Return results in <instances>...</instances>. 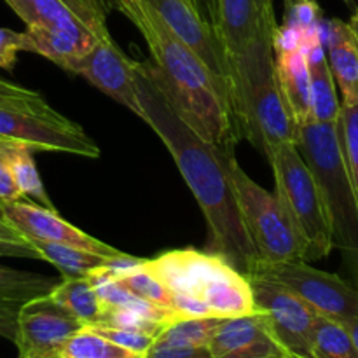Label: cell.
<instances>
[{
    "label": "cell",
    "mask_w": 358,
    "mask_h": 358,
    "mask_svg": "<svg viewBox=\"0 0 358 358\" xmlns=\"http://www.w3.org/2000/svg\"><path fill=\"white\" fill-rule=\"evenodd\" d=\"M6 2L27 23V27L35 23V6H37V0H6Z\"/></svg>",
    "instance_id": "8d00e7d4"
},
{
    "label": "cell",
    "mask_w": 358,
    "mask_h": 358,
    "mask_svg": "<svg viewBox=\"0 0 358 358\" xmlns=\"http://www.w3.org/2000/svg\"><path fill=\"white\" fill-rule=\"evenodd\" d=\"M343 2H345L348 7H352V9H355V7H357L355 0H343Z\"/></svg>",
    "instance_id": "7bdbcfd3"
},
{
    "label": "cell",
    "mask_w": 358,
    "mask_h": 358,
    "mask_svg": "<svg viewBox=\"0 0 358 358\" xmlns=\"http://www.w3.org/2000/svg\"><path fill=\"white\" fill-rule=\"evenodd\" d=\"M208 348L213 358H290L261 311L224 318Z\"/></svg>",
    "instance_id": "9a60e30c"
},
{
    "label": "cell",
    "mask_w": 358,
    "mask_h": 358,
    "mask_svg": "<svg viewBox=\"0 0 358 358\" xmlns=\"http://www.w3.org/2000/svg\"><path fill=\"white\" fill-rule=\"evenodd\" d=\"M136 63L121 51L108 31L96 38L90 51L79 59L73 73L83 76L142 119V107L136 94Z\"/></svg>",
    "instance_id": "5bb4252c"
},
{
    "label": "cell",
    "mask_w": 358,
    "mask_h": 358,
    "mask_svg": "<svg viewBox=\"0 0 358 358\" xmlns=\"http://www.w3.org/2000/svg\"><path fill=\"white\" fill-rule=\"evenodd\" d=\"M23 194L17 189L13 175H10L9 166L0 152V201H13V199H21Z\"/></svg>",
    "instance_id": "d590c367"
},
{
    "label": "cell",
    "mask_w": 358,
    "mask_h": 358,
    "mask_svg": "<svg viewBox=\"0 0 358 358\" xmlns=\"http://www.w3.org/2000/svg\"><path fill=\"white\" fill-rule=\"evenodd\" d=\"M283 24L303 30L304 34L315 30L324 17L317 0H283Z\"/></svg>",
    "instance_id": "f1b7e54d"
},
{
    "label": "cell",
    "mask_w": 358,
    "mask_h": 358,
    "mask_svg": "<svg viewBox=\"0 0 358 358\" xmlns=\"http://www.w3.org/2000/svg\"><path fill=\"white\" fill-rule=\"evenodd\" d=\"M311 357L358 358V352L352 334L343 322L318 315L313 339H311Z\"/></svg>",
    "instance_id": "cb8c5ba5"
},
{
    "label": "cell",
    "mask_w": 358,
    "mask_h": 358,
    "mask_svg": "<svg viewBox=\"0 0 358 358\" xmlns=\"http://www.w3.org/2000/svg\"><path fill=\"white\" fill-rule=\"evenodd\" d=\"M20 51L30 52L27 34L0 28V69L13 70Z\"/></svg>",
    "instance_id": "1f68e13d"
},
{
    "label": "cell",
    "mask_w": 358,
    "mask_h": 358,
    "mask_svg": "<svg viewBox=\"0 0 358 358\" xmlns=\"http://www.w3.org/2000/svg\"><path fill=\"white\" fill-rule=\"evenodd\" d=\"M56 285L58 282L49 276L0 266V301L24 304L37 297L48 296Z\"/></svg>",
    "instance_id": "d4e9b609"
},
{
    "label": "cell",
    "mask_w": 358,
    "mask_h": 358,
    "mask_svg": "<svg viewBox=\"0 0 358 358\" xmlns=\"http://www.w3.org/2000/svg\"><path fill=\"white\" fill-rule=\"evenodd\" d=\"M0 257L41 259V254L35 250V247L28 240L24 241L0 240Z\"/></svg>",
    "instance_id": "e575fe53"
},
{
    "label": "cell",
    "mask_w": 358,
    "mask_h": 358,
    "mask_svg": "<svg viewBox=\"0 0 358 358\" xmlns=\"http://www.w3.org/2000/svg\"><path fill=\"white\" fill-rule=\"evenodd\" d=\"M0 152H2L10 175H13L23 198L34 199V203L44 206V208L56 210L52 201L49 199L48 192H45L37 166H35V150L23 142L0 138Z\"/></svg>",
    "instance_id": "7402d4cb"
},
{
    "label": "cell",
    "mask_w": 358,
    "mask_h": 358,
    "mask_svg": "<svg viewBox=\"0 0 358 358\" xmlns=\"http://www.w3.org/2000/svg\"><path fill=\"white\" fill-rule=\"evenodd\" d=\"M318 34L343 101H358V42L352 28L341 20L322 17Z\"/></svg>",
    "instance_id": "e0dca14e"
},
{
    "label": "cell",
    "mask_w": 358,
    "mask_h": 358,
    "mask_svg": "<svg viewBox=\"0 0 358 358\" xmlns=\"http://www.w3.org/2000/svg\"><path fill=\"white\" fill-rule=\"evenodd\" d=\"M0 240H10V241H24V238L0 215Z\"/></svg>",
    "instance_id": "f35d334b"
},
{
    "label": "cell",
    "mask_w": 358,
    "mask_h": 358,
    "mask_svg": "<svg viewBox=\"0 0 358 358\" xmlns=\"http://www.w3.org/2000/svg\"><path fill=\"white\" fill-rule=\"evenodd\" d=\"M276 76L287 105L297 124L311 121V93L310 70H308L306 51L303 48L275 52Z\"/></svg>",
    "instance_id": "ffe728a7"
},
{
    "label": "cell",
    "mask_w": 358,
    "mask_h": 358,
    "mask_svg": "<svg viewBox=\"0 0 358 358\" xmlns=\"http://www.w3.org/2000/svg\"><path fill=\"white\" fill-rule=\"evenodd\" d=\"M24 34L28 37L30 52L45 56L52 63L62 66L63 70L72 73L76 72L79 59L93 45L91 42L83 41V38L69 34V31L42 27V24H31Z\"/></svg>",
    "instance_id": "44dd1931"
},
{
    "label": "cell",
    "mask_w": 358,
    "mask_h": 358,
    "mask_svg": "<svg viewBox=\"0 0 358 358\" xmlns=\"http://www.w3.org/2000/svg\"><path fill=\"white\" fill-rule=\"evenodd\" d=\"M343 324L346 325V329H348L350 334H352V339H353V343H355L357 352H358V317L350 318V320H345Z\"/></svg>",
    "instance_id": "ab89813d"
},
{
    "label": "cell",
    "mask_w": 358,
    "mask_h": 358,
    "mask_svg": "<svg viewBox=\"0 0 358 358\" xmlns=\"http://www.w3.org/2000/svg\"><path fill=\"white\" fill-rule=\"evenodd\" d=\"M86 327L51 296H42L21 304L14 345L17 358H56L63 346Z\"/></svg>",
    "instance_id": "8fae6325"
},
{
    "label": "cell",
    "mask_w": 358,
    "mask_h": 358,
    "mask_svg": "<svg viewBox=\"0 0 358 358\" xmlns=\"http://www.w3.org/2000/svg\"><path fill=\"white\" fill-rule=\"evenodd\" d=\"M273 35H257L229 55V101L238 133L266 157L276 147L297 145L299 140V124L276 76Z\"/></svg>",
    "instance_id": "3957f363"
},
{
    "label": "cell",
    "mask_w": 358,
    "mask_h": 358,
    "mask_svg": "<svg viewBox=\"0 0 358 358\" xmlns=\"http://www.w3.org/2000/svg\"><path fill=\"white\" fill-rule=\"evenodd\" d=\"M98 325H107V327L143 332V334H150L154 336V338H157V334H159L164 327V324L149 320V318H143L140 317V315L131 313V311L112 310V308H105L103 317H101L100 324Z\"/></svg>",
    "instance_id": "f546056e"
},
{
    "label": "cell",
    "mask_w": 358,
    "mask_h": 358,
    "mask_svg": "<svg viewBox=\"0 0 358 358\" xmlns=\"http://www.w3.org/2000/svg\"><path fill=\"white\" fill-rule=\"evenodd\" d=\"M56 358H59V357H56Z\"/></svg>",
    "instance_id": "f6af8a7d"
},
{
    "label": "cell",
    "mask_w": 358,
    "mask_h": 358,
    "mask_svg": "<svg viewBox=\"0 0 358 358\" xmlns=\"http://www.w3.org/2000/svg\"><path fill=\"white\" fill-rule=\"evenodd\" d=\"M276 27L275 0H215V31L227 55Z\"/></svg>",
    "instance_id": "2e32d148"
},
{
    "label": "cell",
    "mask_w": 358,
    "mask_h": 358,
    "mask_svg": "<svg viewBox=\"0 0 358 358\" xmlns=\"http://www.w3.org/2000/svg\"><path fill=\"white\" fill-rule=\"evenodd\" d=\"M21 304L0 301V338L14 343L17 331V313Z\"/></svg>",
    "instance_id": "836d02e7"
},
{
    "label": "cell",
    "mask_w": 358,
    "mask_h": 358,
    "mask_svg": "<svg viewBox=\"0 0 358 358\" xmlns=\"http://www.w3.org/2000/svg\"><path fill=\"white\" fill-rule=\"evenodd\" d=\"M250 276L275 282L310 304L318 315L345 322L358 317V289L339 276L320 271L306 261L276 264L257 262Z\"/></svg>",
    "instance_id": "9c48e42d"
},
{
    "label": "cell",
    "mask_w": 358,
    "mask_h": 358,
    "mask_svg": "<svg viewBox=\"0 0 358 358\" xmlns=\"http://www.w3.org/2000/svg\"><path fill=\"white\" fill-rule=\"evenodd\" d=\"M49 296L62 304L69 313H72L77 320L83 322L86 327L100 324L103 317L105 306L94 289L90 276L84 278H69L51 290Z\"/></svg>",
    "instance_id": "603a6c76"
},
{
    "label": "cell",
    "mask_w": 358,
    "mask_h": 358,
    "mask_svg": "<svg viewBox=\"0 0 358 358\" xmlns=\"http://www.w3.org/2000/svg\"><path fill=\"white\" fill-rule=\"evenodd\" d=\"M226 163L243 227L259 262L276 264L304 261V248L299 234L276 194L248 177L238 163L234 150L226 154Z\"/></svg>",
    "instance_id": "ba28073f"
},
{
    "label": "cell",
    "mask_w": 358,
    "mask_h": 358,
    "mask_svg": "<svg viewBox=\"0 0 358 358\" xmlns=\"http://www.w3.org/2000/svg\"><path fill=\"white\" fill-rule=\"evenodd\" d=\"M336 128L343 157L358 199V101H341Z\"/></svg>",
    "instance_id": "83f0119b"
},
{
    "label": "cell",
    "mask_w": 358,
    "mask_h": 358,
    "mask_svg": "<svg viewBox=\"0 0 358 358\" xmlns=\"http://www.w3.org/2000/svg\"><path fill=\"white\" fill-rule=\"evenodd\" d=\"M304 51H306L308 70H310L311 121L322 122V124L338 122L341 101L338 98L336 80L329 66L327 52L320 41L318 27L308 34Z\"/></svg>",
    "instance_id": "ac0fdd59"
},
{
    "label": "cell",
    "mask_w": 358,
    "mask_h": 358,
    "mask_svg": "<svg viewBox=\"0 0 358 358\" xmlns=\"http://www.w3.org/2000/svg\"><path fill=\"white\" fill-rule=\"evenodd\" d=\"M254 294L255 311H261L269 329L290 358L311 357V339L318 313L285 287L261 276H247Z\"/></svg>",
    "instance_id": "30bf717a"
},
{
    "label": "cell",
    "mask_w": 358,
    "mask_h": 358,
    "mask_svg": "<svg viewBox=\"0 0 358 358\" xmlns=\"http://www.w3.org/2000/svg\"><path fill=\"white\" fill-rule=\"evenodd\" d=\"M0 215L28 241L42 240L72 245V247L105 255L108 259H121L126 255L124 252L77 229L76 226L62 219L56 210L44 208L37 203L23 201V198L13 199V201H0Z\"/></svg>",
    "instance_id": "4fadbf2b"
},
{
    "label": "cell",
    "mask_w": 358,
    "mask_h": 358,
    "mask_svg": "<svg viewBox=\"0 0 358 358\" xmlns=\"http://www.w3.org/2000/svg\"><path fill=\"white\" fill-rule=\"evenodd\" d=\"M143 268L156 275L171 294L192 297L217 318L254 313V294L243 273L215 254L171 250L156 259H145Z\"/></svg>",
    "instance_id": "277c9868"
},
{
    "label": "cell",
    "mask_w": 358,
    "mask_h": 358,
    "mask_svg": "<svg viewBox=\"0 0 358 358\" xmlns=\"http://www.w3.org/2000/svg\"><path fill=\"white\" fill-rule=\"evenodd\" d=\"M348 24H350V28H352L353 35H355V38L358 42V6L353 9V14H352V17H350Z\"/></svg>",
    "instance_id": "b9f144b4"
},
{
    "label": "cell",
    "mask_w": 358,
    "mask_h": 358,
    "mask_svg": "<svg viewBox=\"0 0 358 358\" xmlns=\"http://www.w3.org/2000/svg\"><path fill=\"white\" fill-rule=\"evenodd\" d=\"M30 243L41 254L42 261H48L49 264L55 266L65 276V280L84 278V276H90L93 273L100 271V269L110 268V266H115V268H131V266H138L145 261V259L131 257L128 254L121 259H108L105 255L84 250V248L72 247V245L52 243V241L31 240Z\"/></svg>",
    "instance_id": "d6986e66"
},
{
    "label": "cell",
    "mask_w": 358,
    "mask_h": 358,
    "mask_svg": "<svg viewBox=\"0 0 358 358\" xmlns=\"http://www.w3.org/2000/svg\"><path fill=\"white\" fill-rule=\"evenodd\" d=\"M187 2H189V0H187ZM189 3H191V2H189Z\"/></svg>",
    "instance_id": "ee69618b"
},
{
    "label": "cell",
    "mask_w": 358,
    "mask_h": 358,
    "mask_svg": "<svg viewBox=\"0 0 358 358\" xmlns=\"http://www.w3.org/2000/svg\"><path fill=\"white\" fill-rule=\"evenodd\" d=\"M143 358H213L208 346H171L154 341Z\"/></svg>",
    "instance_id": "d6a6232c"
},
{
    "label": "cell",
    "mask_w": 358,
    "mask_h": 358,
    "mask_svg": "<svg viewBox=\"0 0 358 358\" xmlns=\"http://www.w3.org/2000/svg\"><path fill=\"white\" fill-rule=\"evenodd\" d=\"M91 329L103 336V338H107L108 341L115 343L117 346H122V348L129 350L133 353H138L142 357L149 352V348L156 341L154 336L143 334V332L126 331V329L107 327V325H91Z\"/></svg>",
    "instance_id": "4dcf8cb0"
},
{
    "label": "cell",
    "mask_w": 358,
    "mask_h": 358,
    "mask_svg": "<svg viewBox=\"0 0 358 358\" xmlns=\"http://www.w3.org/2000/svg\"><path fill=\"white\" fill-rule=\"evenodd\" d=\"M136 94L142 119L170 150L185 184L201 206L208 224V250L250 276L259 257L243 227L227 170L226 154L194 131L171 107L150 62L136 63Z\"/></svg>",
    "instance_id": "6da1fadb"
},
{
    "label": "cell",
    "mask_w": 358,
    "mask_h": 358,
    "mask_svg": "<svg viewBox=\"0 0 358 358\" xmlns=\"http://www.w3.org/2000/svg\"><path fill=\"white\" fill-rule=\"evenodd\" d=\"M196 13L215 30V0H189Z\"/></svg>",
    "instance_id": "74e56055"
},
{
    "label": "cell",
    "mask_w": 358,
    "mask_h": 358,
    "mask_svg": "<svg viewBox=\"0 0 358 358\" xmlns=\"http://www.w3.org/2000/svg\"><path fill=\"white\" fill-rule=\"evenodd\" d=\"M20 90L21 86L9 83V80H3L2 77H0V93H14V91H20Z\"/></svg>",
    "instance_id": "60d3db41"
},
{
    "label": "cell",
    "mask_w": 358,
    "mask_h": 358,
    "mask_svg": "<svg viewBox=\"0 0 358 358\" xmlns=\"http://www.w3.org/2000/svg\"><path fill=\"white\" fill-rule=\"evenodd\" d=\"M268 161L275 175V194L299 234L304 261L325 259L334 248L332 231L320 189L310 166L294 143L276 147Z\"/></svg>",
    "instance_id": "8992f818"
},
{
    "label": "cell",
    "mask_w": 358,
    "mask_h": 358,
    "mask_svg": "<svg viewBox=\"0 0 358 358\" xmlns=\"http://www.w3.org/2000/svg\"><path fill=\"white\" fill-rule=\"evenodd\" d=\"M163 20L168 30L187 45L210 69V72L226 86L229 93V55L219 34L196 13L187 0H143ZM231 103V101H229Z\"/></svg>",
    "instance_id": "7c38bea8"
},
{
    "label": "cell",
    "mask_w": 358,
    "mask_h": 358,
    "mask_svg": "<svg viewBox=\"0 0 358 358\" xmlns=\"http://www.w3.org/2000/svg\"><path fill=\"white\" fill-rule=\"evenodd\" d=\"M0 138L27 143L35 152L100 156V147L77 122L56 112L41 94L27 87L0 93Z\"/></svg>",
    "instance_id": "52a82bcc"
},
{
    "label": "cell",
    "mask_w": 358,
    "mask_h": 358,
    "mask_svg": "<svg viewBox=\"0 0 358 358\" xmlns=\"http://www.w3.org/2000/svg\"><path fill=\"white\" fill-rule=\"evenodd\" d=\"M143 6L145 16L138 30L152 55L150 69L171 107L206 142L219 149H234L240 133L226 86L168 30L149 3Z\"/></svg>",
    "instance_id": "7a4b0ae2"
},
{
    "label": "cell",
    "mask_w": 358,
    "mask_h": 358,
    "mask_svg": "<svg viewBox=\"0 0 358 358\" xmlns=\"http://www.w3.org/2000/svg\"><path fill=\"white\" fill-rule=\"evenodd\" d=\"M224 318H177L163 327L156 343L171 346H208Z\"/></svg>",
    "instance_id": "484cf974"
},
{
    "label": "cell",
    "mask_w": 358,
    "mask_h": 358,
    "mask_svg": "<svg viewBox=\"0 0 358 358\" xmlns=\"http://www.w3.org/2000/svg\"><path fill=\"white\" fill-rule=\"evenodd\" d=\"M297 149L320 189L332 245L358 261V199L339 145L336 122L301 124Z\"/></svg>",
    "instance_id": "5b68a950"
},
{
    "label": "cell",
    "mask_w": 358,
    "mask_h": 358,
    "mask_svg": "<svg viewBox=\"0 0 358 358\" xmlns=\"http://www.w3.org/2000/svg\"><path fill=\"white\" fill-rule=\"evenodd\" d=\"M59 358H143L108 341L91 327H83L63 346Z\"/></svg>",
    "instance_id": "4316f807"
}]
</instances>
